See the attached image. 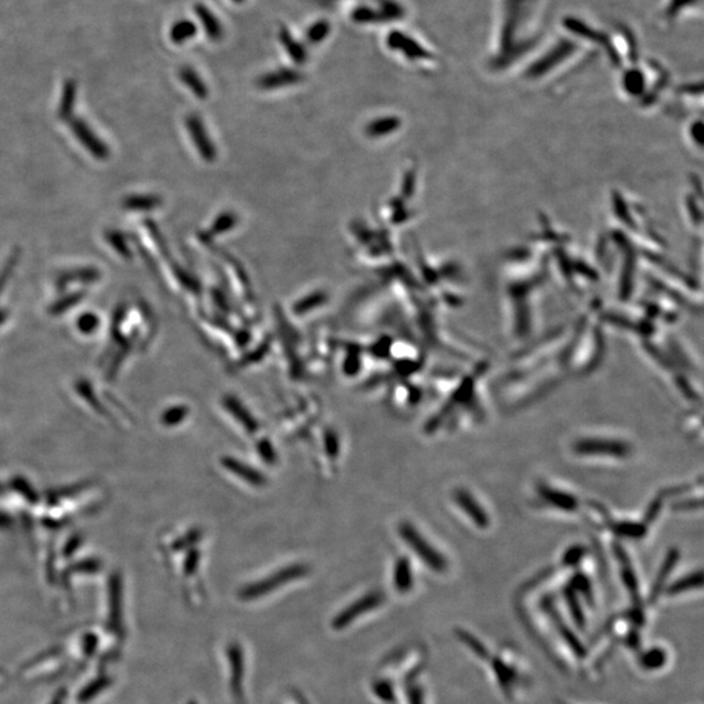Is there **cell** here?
I'll list each match as a JSON object with an SVG mask.
<instances>
[{
	"mask_svg": "<svg viewBox=\"0 0 704 704\" xmlns=\"http://www.w3.org/2000/svg\"><path fill=\"white\" fill-rule=\"evenodd\" d=\"M537 0H502L497 43L490 58V69L502 73L524 59L537 43L534 31Z\"/></svg>",
	"mask_w": 704,
	"mask_h": 704,
	"instance_id": "1",
	"label": "cell"
},
{
	"mask_svg": "<svg viewBox=\"0 0 704 704\" xmlns=\"http://www.w3.org/2000/svg\"><path fill=\"white\" fill-rule=\"evenodd\" d=\"M482 661L488 666L501 694L506 699L514 700L523 685V668L518 655L505 647L496 651V653L490 651Z\"/></svg>",
	"mask_w": 704,
	"mask_h": 704,
	"instance_id": "2",
	"label": "cell"
},
{
	"mask_svg": "<svg viewBox=\"0 0 704 704\" xmlns=\"http://www.w3.org/2000/svg\"><path fill=\"white\" fill-rule=\"evenodd\" d=\"M578 45L573 39L559 38L545 51L531 61L524 69V76L529 81H540L566 64L576 53Z\"/></svg>",
	"mask_w": 704,
	"mask_h": 704,
	"instance_id": "3",
	"label": "cell"
},
{
	"mask_svg": "<svg viewBox=\"0 0 704 704\" xmlns=\"http://www.w3.org/2000/svg\"><path fill=\"white\" fill-rule=\"evenodd\" d=\"M308 573H309V569L306 565L292 564L289 566L282 567L281 570L261 579L259 582H253L245 586L239 591V597L243 601H252L256 599L266 596L276 589L284 587L286 584H290V583L295 582L300 578L306 576Z\"/></svg>",
	"mask_w": 704,
	"mask_h": 704,
	"instance_id": "4",
	"label": "cell"
},
{
	"mask_svg": "<svg viewBox=\"0 0 704 704\" xmlns=\"http://www.w3.org/2000/svg\"><path fill=\"white\" fill-rule=\"evenodd\" d=\"M399 535L410 547L411 551L437 574H444L447 570L449 564L444 556L437 551L435 547L428 543V540L421 535L420 532L411 523H400L399 524Z\"/></svg>",
	"mask_w": 704,
	"mask_h": 704,
	"instance_id": "5",
	"label": "cell"
},
{
	"mask_svg": "<svg viewBox=\"0 0 704 704\" xmlns=\"http://www.w3.org/2000/svg\"><path fill=\"white\" fill-rule=\"evenodd\" d=\"M575 452L579 455L589 457H612V458H625L630 455V446L626 442L611 438H599V437H587L576 441L574 445Z\"/></svg>",
	"mask_w": 704,
	"mask_h": 704,
	"instance_id": "6",
	"label": "cell"
},
{
	"mask_svg": "<svg viewBox=\"0 0 704 704\" xmlns=\"http://www.w3.org/2000/svg\"><path fill=\"white\" fill-rule=\"evenodd\" d=\"M565 28L571 34L576 36L578 38H582L584 41L592 42V43H596L601 48H604L605 53H606V55L611 59V63H613L614 66H618L620 63H622L617 48L609 41L608 36H605L603 31H597L595 28H592L591 25H587V24L583 23L582 20L574 19V17H567L566 20H565Z\"/></svg>",
	"mask_w": 704,
	"mask_h": 704,
	"instance_id": "7",
	"label": "cell"
},
{
	"mask_svg": "<svg viewBox=\"0 0 704 704\" xmlns=\"http://www.w3.org/2000/svg\"><path fill=\"white\" fill-rule=\"evenodd\" d=\"M383 595L381 592H369L367 595L358 599L355 603L346 606L342 612L338 613L331 625L336 630H343L352 625L359 617H363L364 614L378 608L383 604Z\"/></svg>",
	"mask_w": 704,
	"mask_h": 704,
	"instance_id": "8",
	"label": "cell"
},
{
	"mask_svg": "<svg viewBox=\"0 0 704 704\" xmlns=\"http://www.w3.org/2000/svg\"><path fill=\"white\" fill-rule=\"evenodd\" d=\"M671 661L669 650L661 644L642 647L636 651V666L643 673H658L664 671Z\"/></svg>",
	"mask_w": 704,
	"mask_h": 704,
	"instance_id": "9",
	"label": "cell"
},
{
	"mask_svg": "<svg viewBox=\"0 0 704 704\" xmlns=\"http://www.w3.org/2000/svg\"><path fill=\"white\" fill-rule=\"evenodd\" d=\"M386 42L391 50L402 53L410 61H428L432 58V55L425 47L420 45L416 39L411 38L408 34L403 33V31H390Z\"/></svg>",
	"mask_w": 704,
	"mask_h": 704,
	"instance_id": "10",
	"label": "cell"
},
{
	"mask_svg": "<svg viewBox=\"0 0 704 704\" xmlns=\"http://www.w3.org/2000/svg\"><path fill=\"white\" fill-rule=\"evenodd\" d=\"M227 658L230 666V688L234 697L243 699V680H244V655L239 643H231L227 647Z\"/></svg>",
	"mask_w": 704,
	"mask_h": 704,
	"instance_id": "11",
	"label": "cell"
},
{
	"mask_svg": "<svg viewBox=\"0 0 704 704\" xmlns=\"http://www.w3.org/2000/svg\"><path fill=\"white\" fill-rule=\"evenodd\" d=\"M454 499L460 509L467 514L468 518L474 522L479 528H487L490 526V517L482 509V505L472 497V495L466 490H457L454 492Z\"/></svg>",
	"mask_w": 704,
	"mask_h": 704,
	"instance_id": "12",
	"label": "cell"
},
{
	"mask_svg": "<svg viewBox=\"0 0 704 704\" xmlns=\"http://www.w3.org/2000/svg\"><path fill=\"white\" fill-rule=\"evenodd\" d=\"M678 559H680V551L675 548L671 549L669 553L666 554V559H664V562H663V565L660 567L658 575H656V579L651 587L650 597H648V603L651 605L655 604L658 601V597L661 596V594L664 592V589L668 584V578L672 574Z\"/></svg>",
	"mask_w": 704,
	"mask_h": 704,
	"instance_id": "13",
	"label": "cell"
},
{
	"mask_svg": "<svg viewBox=\"0 0 704 704\" xmlns=\"http://www.w3.org/2000/svg\"><path fill=\"white\" fill-rule=\"evenodd\" d=\"M71 127H72V132L75 133L77 140H80V143L88 150H90V153L94 157H97V158H106L108 157V152L106 145L93 133L92 130L84 122L75 120Z\"/></svg>",
	"mask_w": 704,
	"mask_h": 704,
	"instance_id": "14",
	"label": "cell"
},
{
	"mask_svg": "<svg viewBox=\"0 0 704 704\" xmlns=\"http://www.w3.org/2000/svg\"><path fill=\"white\" fill-rule=\"evenodd\" d=\"M703 587V573L702 570L693 571L672 583H668L663 595L668 597H677L686 595L689 592L699 591Z\"/></svg>",
	"mask_w": 704,
	"mask_h": 704,
	"instance_id": "15",
	"label": "cell"
},
{
	"mask_svg": "<svg viewBox=\"0 0 704 704\" xmlns=\"http://www.w3.org/2000/svg\"><path fill=\"white\" fill-rule=\"evenodd\" d=\"M564 601L570 617L569 622L573 625L575 630L584 631L587 628V618H586L582 599L567 586L566 589H564Z\"/></svg>",
	"mask_w": 704,
	"mask_h": 704,
	"instance_id": "16",
	"label": "cell"
},
{
	"mask_svg": "<svg viewBox=\"0 0 704 704\" xmlns=\"http://www.w3.org/2000/svg\"><path fill=\"white\" fill-rule=\"evenodd\" d=\"M539 493L547 501V504L561 509L564 512H575L579 505L578 499L573 495L552 488L549 485H540Z\"/></svg>",
	"mask_w": 704,
	"mask_h": 704,
	"instance_id": "17",
	"label": "cell"
},
{
	"mask_svg": "<svg viewBox=\"0 0 704 704\" xmlns=\"http://www.w3.org/2000/svg\"><path fill=\"white\" fill-rule=\"evenodd\" d=\"M222 466L227 471H230L231 474L235 475L239 479H242L244 482H249L253 487H262L265 484V477L262 476L260 471L249 467L248 465H244L243 462L235 460V458H231V457L223 458Z\"/></svg>",
	"mask_w": 704,
	"mask_h": 704,
	"instance_id": "18",
	"label": "cell"
},
{
	"mask_svg": "<svg viewBox=\"0 0 704 704\" xmlns=\"http://www.w3.org/2000/svg\"><path fill=\"white\" fill-rule=\"evenodd\" d=\"M505 287H509V292H507V294H509V296H510V298L524 299L526 296H528V292H529L528 290L527 292L524 291V290H521V289H519L517 284H514V282H512V281H510V282H507V284H505ZM518 308H519V311H517V312H515V317H517V319H515V325H517V328H518L519 334H526V333L529 331V323H531V319H529L528 306H526L524 300H523L521 304L518 306Z\"/></svg>",
	"mask_w": 704,
	"mask_h": 704,
	"instance_id": "19",
	"label": "cell"
},
{
	"mask_svg": "<svg viewBox=\"0 0 704 704\" xmlns=\"http://www.w3.org/2000/svg\"><path fill=\"white\" fill-rule=\"evenodd\" d=\"M394 587L399 594H408L413 587V573L407 557H400L394 566Z\"/></svg>",
	"mask_w": 704,
	"mask_h": 704,
	"instance_id": "20",
	"label": "cell"
},
{
	"mask_svg": "<svg viewBox=\"0 0 704 704\" xmlns=\"http://www.w3.org/2000/svg\"><path fill=\"white\" fill-rule=\"evenodd\" d=\"M224 407L229 410V413L237 419L243 427H244L248 432H256L259 429V424H257V420L253 418L252 415L249 413V411L245 408L240 400L234 397H227L224 399L223 402Z\"/></svg>",
	"mask_w": 704,
	"mask_h": 704,
	"instance_id": "21",
	"label": "cell"
},
{
	"mask_svg": "<svg viewBox=\"0 0 704 704\" xmlns=\"http://www.w3.org/2000/svg\"><path fill=\"white\" fill-rule=\"evenodd\" d=\"M196 14L199 17L200 23L202 24L204 29L207 31V37L213 41H218L222 38L223 29L219 20L213 15V12L209 8L199 4L196 7Z\"/></svg>",
	"mask_w": 704,
	"mask_h": 704,
	"instance_id": "22",
	"label": "cell"
},
{
	"mask_svg": "<svg viewBox=\"0 0 704 704\" xmlns=\"http://www.w3.org/2000/svg\"><path fill=\"white\" fill-rule=\"evenodd\" d=\"M611 528L616 535L628 537V539H641L646 534V524L631 521L614 522Z\"/></svg>",
	"mask_w": 704,
	"mask_h": 704,
	"instance_id": "23",
	"label": "cell"
},
{
	"mask_svg": "<svg viewBox=\"0 0 704 704\" xmlns=\"http://www.w3.org/2000/svg\"><path fill=\"white\" fill-rule=\"evenodd\" d=\"M298 72L294 71H278L273 72L268 76L264 77L261 80L260 84L264 88H274V86H282V85L294 84L299 80Z\"/></svg>",
	"mask_w": 704,
	"mask_h": 704,
	"instance_id": "24",
	"label": "cell"
},
{
	"mask_svg": "<svg viewBox=\"0 0 704 704\" xmlns=\"http://www.w3.org/2000/svg\"><path fill=\"white\" fill-rule=\"evenodd\" d=\"M703 120L699 116L697 119H693L686 127V140L690 145L694 147V150L698 153H702L703 147Z\"/></svg>",
	"mask_w": 704,
	"mask_h": 704,
	"instance_id": "25",
	"label": "cell"
},
{
	"mask_svg": "<svg viewBox=\"0 0 704 704\" xmlns=\"http://www.w3.org/2000/svg\"><path fill=\"white\" fill-rule=\"evenodd\" d=\"M196 31L197 28L195 23H192L190 20H180L172 26V29L170 31V37L175 43H182L191 39L196 34Z\"/></svg>",
	"mask_w": 704,
	"mask_h": 704,
	"instance_id": "26",
	"label": "cell"
},
{
	"mask_svg": "<svg viewBox=\"0 0 704 704\" xmlns=\"http://www.w3.org/2000/svg\"><path fill=\"white\" fill-rule=\"evenodd\" d=\"M279 36H281V41L284 43V48L289 51V54L291 55L294 61L296 63H303L306 61V50L299 43L298 41L294 39L290 31L284 28V29H281Z\"/></svg>",
	"mask_w": 704,
	"mask_h": 704,
	"instance_id": "27",
	"label": "cell"
},
{
	"mask_svg": "<svg viewBox=\"0 0 704 704\" xmlns=\"http://www.w3.org/2000/svg\"><path fill=\"white\" fill-rule=\"evenodd\" d=\"M180 77L185 85L191 89L192 92H195L196 95H199V97L207 95V86L200 80V77L197 76V73L195 71L185 67L180 71Z\"/></svg>",
	"mask_w": 704,
	"mask_h": 704,
	"instance_id": "28",
	"label": "cell"
},
{
	"mask_svg": "<svg viewBox=\"0 0 704 704\" xmlns=\"http://www.w3.org/2000/svg\"><path fill=\"white\" fill-rule=\"evenodd\" d=\"M702 0H669L666 8V17L668 20H674L681 12L695 7Z\"/></svg>",
	"mask_w": 704,
	"mask_h": 704,
	"instance_id": "29",
	"label": "cell"
},
{
	"mask_svg": "<svg viewBox=\"0 0 704 704\" xmlns=\"http://www.w3.org/2000/svg\"><path fill=\"white\" fill-rule=\"evenodd\" d=\"M330 33V24L325 20H320L306 31V38L311 43H319L328 37Z\"/></svg>",
	"mask_w": 704,
	"mask_h": 704,
	"instance_id": "30",
	"label": "cell"
},
{
	"mask_svg": "<svg viewBox=\"0 0 704 704\" xmlns=\"http://www.w3.org/2000/svg\"><path fill=\"white\" fill-rule=\"evenodd\" d=\"M399 125L398 119L395 118H386V119H381V122H376L369 125L368 130L372 133V135H376V136H380V135H386V133H390L393 130H395Z\"/></svg>",
	"mask_w": 704,
	"mask_h": 704,
	"instance_id": "31",
	"label": "cell"
},
{
	"mask_svg": "<svg viewBox=\"0 0 704 704\" xmlns=\"http://www.w3.org/2000/svg\"><path fill=\"white\" fill-rule=\"evenodd\" d=\"M584 554H586V551H584V548L581 547V545H579V547H578V545H576V547H571V548H569V549L565 552V554H564V557H562V562H564V565H565V566H578V565L582 562Z\"/></svg>",
	"mask_w": 704,
	"mask_h": 704,
	"instance_id": "32",
	"label": "cell"
},
{
	"mask_svg": "<svg viewBox=\"0 0 704 704\" xmlns=\"http://www.w3.org/2000/svg\"><path fill=\"white\" fill-rule=\"evenodd\" d=\"M373 691H375L376 695L380 698L381 700H383V702L393 703V702L395 700V694H394V689H393V685H391L390 682H375V685H373Z\"/></svg>",
	"mask_w": 704,
	"mask_h": 704,
	"instance_id": "33",
	"label": "cell"
},
{
	"mask_svg": "<svg viewBox=\"0 0 704 704\" xmlns=\"http://www.w3.org/2000/svg\"><path fill=\"white\" fill-rule=\"evenodd\" d=\"M352 17L358 23H375V21H381L380 12H376L373 9L367 7H359L358 9H355L353 14H352Z\"/></svg>",
	"mask_w": 704,
	"mask_h": 704,
	"instance_id": "34",
	"label": "cell"
},
{
	"mask_svg": "<svg viewBox=\"0 0 704 704\" xmlns=\"http://www.w3.org/2000/svg\"><path fill=\"white\" fill-rule=\"evenodd\" d=\"M155 204H157V201L153 197H147V196H135V197H130L125 201V205L130 209H135V210L150 209V207H155Z\"/></svg>",
	"mask_w": 704,
	"mask_h": 704,
	"instance_id": "35",
	"label": "cell"
},
{
	"mask_svg": "<svg viewBox=\"0 0 704 704\" xmlns=\"http://www.w3.org/2000/svg\"><path fill=\"white\" fill-rule=\"evenodd\" d=\"M257 449H259V452H260L261 458L268 462V463H274L276 462V452L273 449V446L270 445L268 440H261L259 445H257Z\"/></svg>",
	"mask_w": 704,
	"mask_h": 704,
	"instance_id": "36",
	"label": "cell"
},
{
	"mask_svg": "<svg viewBox=\"0 0 704 704\" xmlns=\"http://www.w3.org/2000/svg\"><path fill=\"white\" fill-rule=\"evenodd\" d=\"M73 97H75V88H73V85H66V88H64V95H63V103H61V115L64 113H68L69 108H71V105L73 102Z\"/></svg>",
	"mask_w": 704,
	"mask_h": 704,
	"instance_id": "37",
	"label": "cell"
},
{
	"mask_svg": "<svg viewBox=\"0 0 704 704\" xmlns=\"http://www.w3.org/2000/svg\"><path fill=\"white\" fill-rule=\"evenodd\" d=\"M325 447H326V452H328V455L330 457H336L338 452V438L333 432H326L325 435Z\"/></svg>",
	"mask_w": 704,
	"mask_h": 704,
	"instance_id": "38",
	"label": "cell"
},
{
	"mask_svg": "<svg viewBox=\"0 0 704 704\" xmlns=\"http://www.w3.org/2000/svg\"><path fill=\"white\" fill-rule=\"evenodd\" d=\"M408 704H425L424 702V690L420 686L413 685L408 689Z\"/></svg>",
	"mask_w": 704,
	"mask_h": 704,
	"instance_id": "39",
	"label": "cell"
},
{
	"mask_svg": "<svg viewBox=\"0 0 704 704\" xmlns=\"http://www.w3.org/2000/svg\"><path fill=\"white\" fill-rule=\"evenodd\" d=\"M661 506H663V502H661V498H658L655 499L652 504H651L648 510H647V514H646V522H653L658 517V512L661 510Z\"/></svg>",
	"mask_w": 704,
	"mask_h": 704,
	"instance_id": "40",
	"label": "cell"
},
{
	"mask_svg": "<svg viewBox=\"0 0 704 704\" xmlns=\"http://www.w3.org/2000/svg\"><path fill=\"white\" fill-rule=\"evenodd\" d=\"M322 296L321 295H316L314 299H309L306 301H303L300 306H299L298 312H306L308 309H311V306H314V304H320L321 303Z\"/></svg>",
	"mask_w": 704,
	"mask_h": 704,
	"instance_id": "41",
	"label": "cell"
},
{
	"mask_svg": "<svg viewBox=\"0 0 704 704\" xmlns=\"http://www.w3.org/2000/svg\"><path fill=\"white\" fill-rule=\"evenodd\" d=\"M195 125H196V130H197V133L200 135V138H202V132L200 130V124L197 123V119H195ZM200 150H204V152H207L209 149V143H207V138H204V141H199ZM202 152V153H204Z\"/></svg>",
	"mask_w": 704,
	"mask_h": 704,
	"instance_id": "42",
	"label": "cell"
},
{
	"mask_svg": "<svg viewBox=\"0 0 704 704\" xmlns=\"http://www.w3.org/2000/svg\"><path fill=\"white\" fill-rule=\"evenodd\" d=\"M556 704H573V703H570V702H566V700H562V699H559V700L556 702Z\"/></svg>",
	"mask_w": 704,
	"mask_h": 704,
	"instance_id": "43",
	"label": "cell"
},
{
	"mask_svg": "<svg viewBox=\"0 0 704 704\" xmlns=\"http://www.w3.org/2000/svg\"><path fill=\"white\" fill-rule=\"evenodd\" d=\"M235 1H242V0H235Z\"/></svg>",
	"mask_w": 704,
	"mask_h": 704,
	"instance_id": "44",
	"label": "cell"
}]
</instances>
